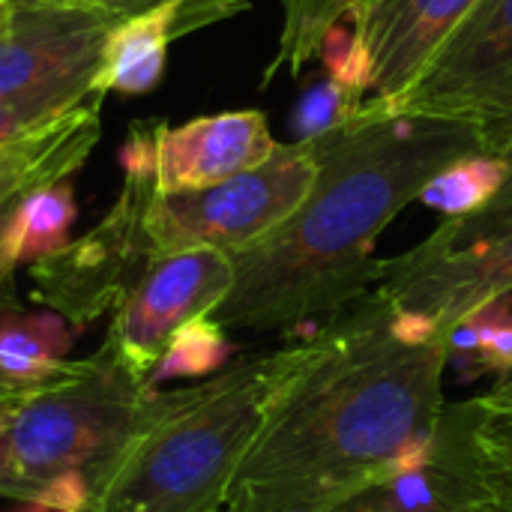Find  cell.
Instances as JSON below:
<instances>
[{
    "instance_id": "6da1fadb",
    "label": "cell",
    "mask_w": 512,
    "mask_h": 512,
    "mask_svg": "<svg viewBox=\"0 0 512 512\" xmlns=\"http://www.w3.org/2000/svg\"><path fill=\"white\" fill-rule=\"evenodd\" d=\"M447 339L408 342L375 294L303 336L225 495L228 512H333L384 486L444 411Z\"/></svg>"
},
{
    "instance_id": "7a4b0ae2",
    "label": "cell",
    "mask_w": 512,
    "mask_h": 512,
    "mask_svg": "<svg viewBox=\"0 0 512 512\" xmlns=\"http://www.w3.org/2000/svg\"><path fill=\"white\" fill-rule=\"evenodd\" d=\"M312 141L318 177L306 201L264 240L231 255L234 288L210 315L225 330H318L345 312L375 282L381 231L450 162L483 150L471 126L372 99L354 123Z\"/></svg>"
},
{
    "instance_id": "3957f363",
    "label": "cell",
    "mask_w": 512,
    "mask_h": 512,
    "mask_svg": "<svg viewBox=\"0 0 512 512\" xmlns=\"http://www.w3.org/2000/svg\"><path fill=\"white\" fill-rule=\"evenodd\" d=\"M303 339L228 363L183 390H153L123 441L87 471L81 512H219L267 402Z\"/></svg>"
},
{
    "instance_id": "277c9868",
    "label": "cell",
    "mask_w": 512,
    "mask_h": 512,
    "mask_svg": "<svg viewBox=\"0 0 512 512\" xmlns=\"http://www.w3.org/2000/svg\"><path fill=\"white\" fill-rule=\"evenodd\" d=\"M150 393L108 342L27 387L0 429V495L30 504L54 477L96 468L123 441Z\"/></svg>"
},
{
    "instance_id": "5b68a950",
    "label": "cell",
    "mask_w": 512,
    "mask_h": 512,
    "mask_svg": "<svg viewBox=\"0 0 512 512\" xmlns=\"http://www.w3.org/2000/svg\"><path fill=\"white\" fill-rule=\"evenodd\" d=\"M153 195V132L135 129L123 150V189L114 207L84 237L30 267L33 300L60 312L81 330L114 315L147 267L162 255L147 231Z\"/></svg>"
},
{
    "instance_id": "8992f818",
    "label": "cell",
    "mask_w": 512,
    "mask_h": 512,
    "mask_svg": "<svg viewBox=\"0 0 512 512\" xmlns=\"http://www.w3.org/2000/svg\"><path fill=\"white\" fill-rule=\"evenodd\" d=\"M315 177V141L279 144L267 162L222 183L156 192L147 207V231L162 255L183 249L237 255L276 231L306 201Z\"/></svg>"
},
{
    "instance_id": "52a82bcc",
    "label": "cell",
    "mask_w": 512,
    "mask_h": 512,
    "mask_svg": "<svg viewBox=\"0 0 512 512\" xmlns=\"http://www.w3.org/2000/svg\"><path fill=\"white\" fill-rule=\"evenodd\" d=\"M369 294L450 336L465 315L512 294V216L444 219L408 252L378 258Z\"/></svg>"
},
{
    "instance_id": "ba28073f",
    "label": "cell",
    "mask_w": 512,
    "mask_h": 512,
    "mask_svg": "<svg viewBox=\"0 0 512 512\" xmlns=\"http://www.w3.org/2000/svg\"><path fill=\"white\" fill-rule=\"evenodd\" d=\"M396 111L471 126L486 153H510L512 0H477Z\"/></svg>"
},
{
    "instance_id": "9c48e42d",
    "label": "cell",
    "mask_w": 512,
    "mask_h": 512,
    "mask_svg": "<svg viewBox=\"0 0 512 512\" xmlns=\"http://www.w3.org/2000/svg\"><path fill=\"white\" fill-rule=\"evenodd\" d=\"M234 288V261L216 249L159 255L111 318L105 342L147 384L168 339L189 321L213 315Z\"/></svg>"
},
{
    "instance_id": "30bf717a",
    "label": "cell",
    "mask_w": 512,
    "mask_h": 512,
    "mask_svg": "<svg viewBox=\"0 0 512 512\" xmlns=\"http://www.w3.org/2000/svg\"><path fill=\"white\" fill-rule=\"evenodd\" d=\"M114 24L81 9L12 0L0 21V99L63 84H93Z\"/></svg>"
},
{
    "instance_id": "8fae6325",
    "label": "cell",
    "mask_w": 512,
    "mask_h": 512,
    "mask_svg": "<svg viewBox=\"0 0 512 512\" xmlns=\"http://www.w3.org/2000/svg\"><path fill=\"white\" fill-rule=\"evenodd\" d=\"M474 3L360 0L351 15V33L369 69L366 99L396 111Z\"/></svg>"
},
{
    "instance_id": "7c38bea8",
    "label": "cell",
    "mask_w": 512,
    "mask_h": 512,
    "mask_svg": "<svg viewBox=\"0 0 512 512\" xmlns=\"http://www.w3.org/2000/svg\"><path fill=\"white\" fill-rule=\"evenodd\" d=\"M267 117L255 108L153 129L156 192H189L237 177L276 153Z\"/></svg>"
},
{
    "instance_id": "4fadbf2b",
    "label": "cell",
    "mask_w": 512,
    "mask_h": 512,
    "mask_svg": "<svg viewBox=\"0 0 512 512\" xmlns=\"http://www.w3.org/2000/svg\"><path fill=\"white\" fill-rule=\"evenodd\" d=\"M456 483L465 512H512V411L477 396L444 405L435 456Z\"/></svg>"
},
{
    "instance_id": "5bb4252c",
    "label": "cell",
    "mask_w": 512,
    "mask_h": 512,
    "mask_svg": "<svg viewBox=\"0 0 512 512\" xmlns=\"http://www.w3.org/2000/svg\"><path fill=\"white\" fill-rule=\"evenodd\" d=\"M99 96L45 120L27 135L0 144V204L69 180L93 153L99 141Z\"/></svg>"
},
{
    "instance_id": "9a60e30c",
    "label": "cell",
    "mask_w": 512,
    "mask_h": 512,
    "mask_svg": "<svg viewBox=\"0 0 512 512\" xmlns=\"http://www.w3.org/2000/svg\"><path fill=\"white\" fill-rule=\"evenodd\" d=\"M177 36L180 27L174 9H159V12L117 21L105 39L93 75V96L102 99L108 93H123V96L150 93L165 75L168 45Z\"/></svg>"
},
{
    "instance_id": "2e32d148",
    "label": "cell",
    "mask_w": 512,
    "mask_h": 512,
    "mask_svg": "<svg viewBox=\"0 0 512 512\" xmlns=\"http://www.w3.org/2000/svg\"><path fill=\"white\" fill-rule=\"evenodd\" d=\"M78 204L69 180L15 198L0 219V273L12 276L21 264L54 258L72 243Z\"/></svg>"
},
{
    "instance_id": "e0dca14e",
    "label": "cell",
    "mask_w": 512,
    "mask_h": 512,
    "mask_svg": "<svg viewBox=\"0 0 512 512\" xmlns=\"http://www.w3.org/2000/svg\"><path fill=\"white\" fill-rule=\"evenodd\" d=\"M81 327L54 309L0 306V375L18 387L54 378L69 360Z\"/></svg>"
},
{
    "instance_id": "ac0fdd59",
    "label": "cell",
    "mask_w": 512,
    "mask_h": 512,
    "mask_svg": "<svg viewBox=\"0 0 512 512\" xmlns=\"http://www.w3.org/2000/svg\"><path fill=\"white\" fill-rule=\"evenodd\" d=\"M507 174H510V165L504 156L477 150V153L459 156L441 174H435L426 183L420 201L438 210L444 219L474 216L498 198V192L507 183Z\"/></svg>"
},
{
    "instance_id": "d6986e66",
    "label": "cell",
    "mask_w": 512,
    "mask_h": 512,
    "mask_svg": "<svg viewBox=\"0 0 512 512\" xmlns=\"http://www.w3.org/2000/svg\"><path fill=\"white\" fill-rule=\"evenodd\" d=\"M360 0H282V33H279V51L270 60L264 81L288 72H303L315 57H321V48L327 36L351 21Z\"/></svg>"
},
{
    "instance_id": "ffe728a7",
    "label": "cell",
    "mask_w": 512,
    "mask_h": 512,
    "mask_svg": "<svg viewBox=\"0 0 512 512\" xmlns=\"http://www.w3.org/2000/svg\"><path fill=\"white\" fill-rule=\"evenodd\" d=\"M231 342L225 336V327L216 324L210 315L195 318L183 324L165 345L159 363L153 366L147 387L159 390L168 381H183V378H213L222 372L231 360Z\"/></svg>"
},
{
    "instance_id": "44dd1931",
    "label": "cell",
    "mask_w": 512,
    "mask_h": 512,
    "mask_svg": "<svg viewBox=\"0 0 512 512\" xmlns=\"http://www.w3.org/2000/svg\"><path fill=\"white\" fill-rule=\"evenodd\" d=\"M33 3H54V6H66V9H81V12L105 15L111 21H126L135 15L174 9L180 36L201 30V27H210L216 21H225V18L249 9L246 0H33Z\"/></svg>"
},
{
    "instance_id": "7402d4cb",
    "label": "cell",
    "mask_w": 512,
    "mask_h": 512,
    "mask_svg": "<svg viewBox=\"0 0 512 512\" xmlns=\"http://www.w3.org/2000/svg\"><path fill=\"white\" fill-rule=\"evenodd\" d=\"M366 108V93L333 75L315 81L294 108L297 141H312L354 123Z\"/></svg>"
},
{
    "instance_id": "603a6c76",
    "label": "cell",
    "mask_w": 512,
    "mask_h": 512,
    "mask_svg": "<svg viewBox=\"0 0 512 512\" xmlns=\"http://www.w3.org/2000/svg\"><path fill=\"white\" fill-rule=\"evenodd\" d=\"M93 96V84H63L36 90L27 96H3L0 99V144H9L45 120L75 108L78 102Z\"/></svg>"
},
{
    "instance_id": "cb8c5ba5",
    "label": "cell",
    "mask_w": 512,
    "mask_h": 512,
    "mask_svg": "<svg viewBox=\"0 0 512 512\" xmlns=\"http://www.w3.org/2000/svg\"><path fill=\"white\" fill-rule=\"evenodd\" d=\"M477 312L483 324V339H480L483 369L504 378L512 372V294L480 306Z\"/></svg>"
},
{
    "instance_id": "d4e9b609",
    "label": "cell",
    "mask_w": 512,
    "mask_h": 512,
    "mask_svg": "<svg viewBox=\"0 0 512 512\" xmlns=\"http://www.w3.org/2000/svg\"><path fill=\"white\" fill-rule=\"evenodd\" d=\"M30 504H39L45 512H81L87 504V474L72 471L54 477Z\"/></svg>"
},
{
    "instance_id": "484cf974",
    "label": "cell",
    "mask_w": 512,
    "mask_h": 512,
    "mask_svg": "<svg viewBox=\"0 0 512 512\" xmlns=\"http://www.w3.org/2000/svg\"><path fill=\"white\" fill-rule=\"evenodd\" d=\"M504 159H507V165H510L507 183H504V189L498 192V198H495L489 207H483L480 213H474L477 219H510L512 216V150L510 153H504Z\"/></svg>"
},
{
    "instance_id": "4316f807",
    "label": "cell",
    "mask_w": 512,
    "mask_h": 512,
    "mask_svg": "<svg viewBox=\"0 0 512 512\" xmlns=\"http://www.w3.org/2000/svg\"><path fill=\"white\" fill-rule=\"evenodd\" d=\"M486 399L512 411V372L510 375H504V378H498V384L486 393Z\"/></svg>"
},
{
    "instance_id": "83f0119b",
    "label": "cell",
    "mask_w": 512,
    "mask_h": 512,
    "mask_svg": "<svg viewBox=\"0 0 512 512\" xmlns=\"http://www.w3.org/2000/svg\"><path fill=\"white\" fill-rule=\"evenodd\" d=\"M24 393H27V390H21V393H12V396H3V399H0V429L12 420V414H15V408L21 405Z\"/></svg>"
},
{
    "instance_id": "f1b7e54d",
    "label": "cell",
    "mask_w": 512,
    "mask_h": 512,
    "mask_svg": "<svg viewBox=\"0 0 512 512\" xmlns=\"http://www.w3.org/2000/svg\"><path fill=\"white\" fill-rule=\"evenodd\" d=\"M3 213H6V207L0 204V219H3ZM9 282H12V276L0 273V306H3V303H9V297H6V294H9Z\"/></svg>"
},
{
    "instance_id": "f546056e",
    "label": "cell",
    "mask_w": 512,
    "mask_h": 512,
    "mask_svg": "<svg viewBox=\"0 0 512 512\" xmlns=\"http://www.w3.org/2000/svg\"><path fill=\"white\" fill-rule=\"evenodd\" d=\"M21 390H27V387H18V384L6 381V378L0 375V399H3V396H12V393H21Z\"/></svg>"
},
{
    "instance_id": "4dcf8cb0",
    "label": "cell",
    "mask_w": 512,
    "mask_h": 512,
    "mask_svg": "<svg viewBox=\"0 0 512 512\" xmlns=\"http://www.w3.org/2000/svg\"><path fill=\"white\" fill-rule=\"evenodd\" d=\"M24 512H45L39 504H24Z\"/></svg>"
},
{
    "instance_id": "1f68e13d",
    "label": "cell",
    "mask_w": 512,
    "mask_h": 512,
    "mask_svg": "<svg viewBox=\"0 0 512 512\" xmlns=\"http://www.w3.org/2000/svg\"><path fill=\"white\" fill-rule=\"evenodd\" d=\"M333 512H360L357 507H351V504H345V507H339V510H333Z\"/></svg>"
},
{
    "instance_id": "d6a6232c",
    "label": "cell",
    "mask_w": 512,
    "mask_h": 512,
    "mask_svg": "<svg viewBox=\"0 0 512 512\" xmlns=\"http://www.w3.org/2000/svg\"><path fill=\"white\" fill-rule=\"evenodd\" d=\"M6 9H9V3H0V21H3V15H6Z\"/></svg>"
},
{
    "instance_id": "836d02e7",
    "label": "cell",
    "mask_w": 512,
    "mask_h": 512,
    "mask_svg": "<svg viewBox=\"0 0 512 512\" xmlns=\"http://www.w3.org/2000/svg\"><path fill=\"white\" fill-rule=\"evenodd\" d=\"M0 3H12V0H0Z\"/></svg>"
},
{
    "instance_id": "e575fe53",
    "label": "cell",
    "mask_w": 512,
    "mask_h": 512,
    "mask_svg": "<svg viewBox=\"0 0 512 512\" xmlns=\"http://www.w3.org/2000/svg\"><path fill=\"white\" fill-rule=\"evenodd\" d=\"M219 512H228V510H225V507H222V510H219Z\"/></svg>"
}]
</instances>
